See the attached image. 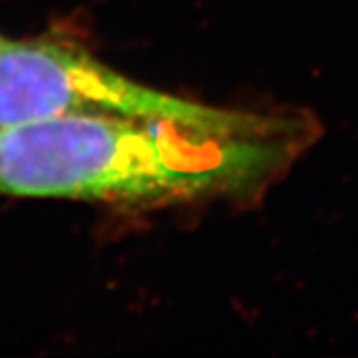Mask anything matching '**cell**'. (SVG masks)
<instances>
[{"label": "cell", "mask_w": 358, "mask_h": 358, "mask_svg": "<svg viewBox=\"0 0 358 358\" xmlns=\"http://www.w3.org/2000/svg\"><path fill=\"white\" fill-rule=\"evenodd\" d=\"M317 136L303 112L195 102L164 115L38 120L0 129V193L136 207L251 201Z\"/></svg>", "instance_id": "cell-1"}, {"label": "cell", "mask_w": 358, "mask_h": 358, "mask_svg": "<svg viewBox=\"0 0 358 358\" xmlns=\"http://www.w3.org/2000/svg\"><path fill=\"white\" fill-rule=\"evenodd\" d=\"M185 102L64 44L8 40L0 50V129L50 117L164 115Z\"/></svg>", "instance_id": "cell-2"}, {"label": "cell", "mask_w": 358, "mask_h": 358, "mask_svg": "<svg viewBox=\"0 0 358 358\" xmlns=\"http://www.w3.org/2000/svg\"><path fill=\"white\" fill-rule=\"evenodd\" d=\"M6 42H8V38H4V36H0V50L6 46Z\"/></svg>", "instance_id": "cell-3"}]
</instances>
